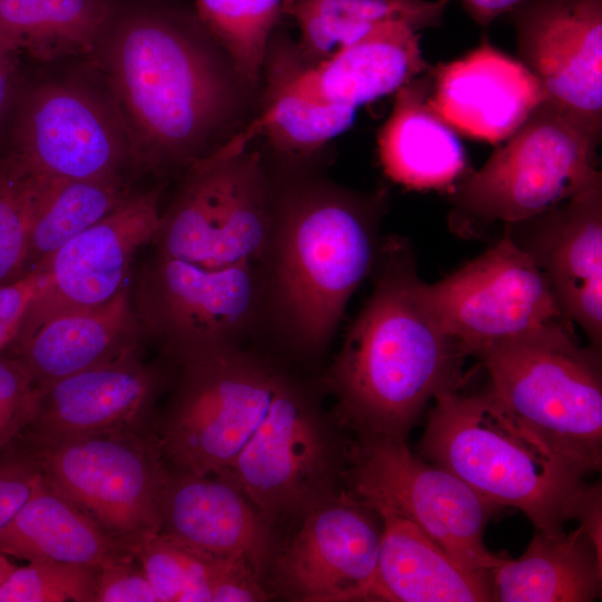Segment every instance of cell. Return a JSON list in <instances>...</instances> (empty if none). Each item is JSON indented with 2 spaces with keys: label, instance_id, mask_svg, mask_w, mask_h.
Returning a JSON list of instances; mask_svg holds the SVG:
<instances>
[{
  "label": "cell",
  "instance_id": "cell-1",
  "mask_svg": "<svg viewBox=\"0 0 602 602\" xmlns=\"http://www.w3.org/2000/svg\"><path fill=\"white\" fill-rule=\"evenodd\" d=\"M181 1L115 0L96 48L136 165L162 173L242 136L259 108L260 87Z\"/></svg>",
  "mask_w": 602,
  "mask_h": 602
},
{
  "label": "cell",
  "instance_id": "cell-2",
  "mask_svg": "<svg viewBox=\"0 0 602 602\" xmlns=\"http://www.w3.org/2000/svg\"><path fill=\"white\" fill-rule=\"evenodd\" d=\"M270 168L275 200L266 340L294 359L314 360L373 271L386 193L352 191L318 167Z\"/></svg>",
  "mask_w": 602,
  "mask_h": 602
},
{
  "label": "cell",
  "instance_id": "cell-3",
  "mask_svg": "<svg viewBox=\"0 0 602 602\" xmlns=\"http://www.w3.org/2000/svg\"><path fill=\"white\" fill-rule=\"evenodd\" d=\"M373 270L371 294L326 383L342 426L357 435L407 439L428 401L460 387L466 353L426 305L407 241L381 242Z\"/></svg>",
  "mask_w": 602,
  "mask_h": 602
},
{
  "label": "cell",
  "instance_id": "cell-4",
  "mask_svg": "<svg viewBox=\"0 0 602 602\" xmlns=\"http://www.w3.org/2000/svg\"><path fill=\"white\" fill-rule=\"evenodd\" d=\"M435 400L419 441L423 457L496 507L520 509L536 531H564L588 474L518 420L492 389L464 394L458 387Z\"/></svg>",
  "mask_w": 602,
  "mask_h": 602
},
{
  "label": "cell",
  "instance_id": "cell-5",
  "mask_svg": "<svg viewBox=\"0 0 602 602\" xmlns=\"http://www.w3.org/2000/svg\"><path fill=\"white\" fill-rule=\"evenodd\" d=\"M153 433L168 467L222 475L268 415L285 365L252 344L184 358Z\"/></svg>",
  "mask_w": 602,
  "mask_h": 602
},
{
  "label": "cell",
  "instance_id": "cell-6",
  "mask_svg": "<svg viewBox=\"0 0 602 602\" xmlns=\"http://www.w3.org/2000/svg\"><path fill=\"white\" fill-rule=\"evenodd\" d=\"M600 140L550 99L544 101L480 169L448 193L450 229L470 236L496 222L517 223L602 185Z\"/></svg>",
  "mask_w": 602,
  "mask_h": 602
},
{
  "label": "cell",
  "instance_id": "cell-7",
  "mask_svg": "<svg viewBox=\"0 0 602 602\" xmlns=\"http://www.w3.org/2000/svg\"><path fill=\"white\" fill-rule=\"evenodd\" d=\"M502 404L588 475L602 465L601 350L555 327L488 347L476 356Z\"/></svg>",
  "mask_w": 602,
  "mask_h": 602
},
{
  "label": "cell",
  "instance_id": "cell-8",
  "mask_svg": "<svg viewBox=\"0 0 602 602\" xmlns=\"http://www.w3.org/2000/svg\"><path fill=\"white\" fill-rule=\"evenodd\" d=\"M348 450L318 391L287 367L268 415L222 475L274 525L338 493Z\"/></svg>",
  "mask_w": 602,
  "mask_h": 602
},
{
  "label": "cell",
  "instance_id": "cell-9",
  "mask_svg": "<svg viewBox=\"0 0 602 602\" xmlns=\"http://www.w3.org/2000/svg\"><path fill=\"white\" fill-rule=\"evenodd\" d=\"M347 466L351 493L372 509L407 518L465 566L492 572L505 560L484 542L497 507L456 475L414 454L406 439L357 435Z\"/></svg>",
  "mask_w": 602,
  "mask_h": 602
},
{
  "label": "cell",
  "instance_id": "cell-10",
  "mask_svg": "<svg viewBox=\"0 0 602 602\" xmlns=\"http://www.w3.org/2000/svg\"><path fill=\"white\" fill-rule=\"evenodd\" d=\"M16 441L27 449L50 487L132 553L145 536L159 530V501L169 467L153 431Z\"/></svg>",
  "mask_w": 602,
  "mask_h": 602
},
{
  "label": "cell",
  "instance_id": "cell-11",
  "mask_svg": "<svg viewBox=\"0 0 602 602\" xmlns=\"http://www.w3.org/2000/svg\"><path fill=\"white\" fill-rule=\"evenodd\" d=\"M429 310L466 355L555 327H572L545 275L505 231L482 255L433 284Z\"/></svg>",
  "mask_w": 602,
  "mask_h": 602
},
{
  "label": "cell",
  "instance_id": "cell-12",
  "mask_svg": "<svg viewBox=\"0 0 602 602\" xmlns=\"http://www.w3.org/2000/svg\"><path fill=\"white\" fill-rule=\"evenodd\" d=\"M7 154L48 181L123 176L136 165L113 101L71 82L41 84L23 96Z\"/></svg>",
  "mask_w": 602,
  "mask_h": 602
},
{
  "label": "cell",
  "instance_id": "cell-13",
  "mask_svg": "<svg viewBox=\"0 0 602 602\" xmlns=\"http://www.w3.org/2000/svg\"><path fill=\"white\" fill-rule=\"evenodd\" d=\"M302 517L272 559V589L299 602L370 601L381 536L378 514L353 493L338 492Z\"/></svg>",
  "mask_w": 602,
  "mask_h": 602
},
{
  "label": "cell",
  "instance_id": "cell-14",
  "mask_svg": "<svg viewBox=\"0 0 602 602\" xmlns=\"http://www.w3.org/2000/svg\"><path fill=\"white\" fill-rule=\"evenodd\" d=\"M505 17L548 99L601 137L602 0H523Z\"/></svg>",
  "mask_w": 602,
  "mask_h": 602
},
{
  "label": "cell",
  "instance_id": "cell-15",
  "mask_svg": "<svg viewBox=\"0 0 602 602\" xmlns=\"http://www.w3.org/2000/svg\"><path fill=\"white\" fill-rule=\"evenodd\" d=\"M161 219V188L132 194L45 259L39 264L43 282L17 337L55 314L99 305L118 294L128 285L136 251L153 243Z\"/></svg>",
  "mask_w": 602,
  "mask_h": 602
},
{
  "label": "cell",
  "instance_id": "cell-16",
  "mask_svg": "<svg viewBox=\"0 0 602 602\" xmlns=\"http://www.w3.org/2000/svg\"><path fill=\"white\" fill-rule=\"evenodd\" d=\"M167 380L168 371L164 366L143 361L135 350L113 361L36 385L33 411L18 439L43 443L99 434L153 431L154 407Z\"/></svg>",
  "mask_w": 602,
  "mask_h": 602
},
{
  "label": "cell",
  "instance_id": "cell-17",
  "mask_svg": "<svg viewBox=\"0 0 602 602\" xmlns=\"http://www.w3.org/2000/svg\"><path fill=\"white\" fill-rule=\"evenodd\" d=\"M545 275L565 315L602 346V185L505 225Z\"/></svg>",
  "mask_w": 602,
  "mask_h": 602
},
{
  "label": "cell",
  "instance_id": "cell-18",
  "mask_svg": "<svg viewBox=\"0 0 602 602\" xmlns=\"http://www.w3.org/2000/svg\"><path fill=\"white\" fill-rule=\"evenodd\" d=\"M430 75L429 107L456 133L491 144L506 140L548 100L535 76L486 37Z\"/></svg>",
  "mask_w": 602,
  "mask_h": 602
},
{
  "label": "cell",
  "instance_id": "cell-19",
  "mask_svg": "<svg viewBox=\"0 0 602 602\" xmlns=\"http://www.w3.org/2000/svg\"><path fill=\"white\" fill-rule=\"evenodd\" d=\"M213 476L169 467L158 532L216 559H243L263 576L274 557V525L232 479Z\"/></svg>",
  "mask_w": 602,
  "mask_h": 602
},
{
  "label": "cell",
  "instance_id": "cell-20",
  "mask_svg": "<svg viewBox=\"0 0 602 602\" xmlns=\"http://www.w3.org/2000/svg\"><path fill=\"white\" fill-rule=\"evenodd\" d=\"M305 64L297 41L279 26L262 65L256 117L239 138L246 144L263 138L261 148L274 167H318L321 153L356 118L355 108L313 103L294 89Z\"/></svg>",
  "mask_w": 602,
  "mask_h": 602
},
{
  "label": "cell",
  "instance_id": "cell-21",
  "mask_svg": "<svg viewBox=\"0 0 602 602\" xmlns=\"http://www.w3.org/2000/svg\"><path fill=\"white\" fill-rule=\"evenodd\" d=\"M142 339L127 285L105 303L43 320L17 337L6 352L39 385L138 350Z\"/></svg>",
  "mask_w": 602,
  "mask_h": 602
},
{
  "label": "cell",
  "instance_id": "cell-22",
  "mask_svg": "<svg viewBox=\"0 0 602 602\" xmlns=\"http://www.w3.org/2000/svg\"><path fill=\"white\" fill-rule=\"evenodd\" d=\"M430 69L420 48V33L407 23L376 26L326 60L305 64L294 89L318 104L359 106L395 94Z\"/></svg>",
  "mask_w": 602,
  "mask_h": 602
},
{
  "label": "cell",
  "instance_id": "cell-23",
  "mask_svg": "<svg viewBox=\"0 0 602 602\" xmlns=\"http://www.w3.org/2000/svg\"><path fill=\"white\" fill-rule=\"evenodd\" d=\"M373 511L381 536L370 601H494L492 572L465 566L407 518Z\"/></svg>",
  "mask_w": 602,
  "mask_h": 602
},
{
  "label": "cell",
  "instance_id": "cell-24",
  "mask_svg": "<svg viewBox=\"0 0 602 602\" xmlns=\"http://www.w3.org/2000/svg\"><path fill=\"white\" fill-rule=\"evenodd\" d=\"M430 69L395 93L377 137L378 156L392 182L449 193L467 174V157L456 132L428 105Z\"/></svg>",
  "mask_w": 602,
  "mask_h": 602
},
{
  "label": "cell",
  "instance_id": "cell-25",
  "mask_svg": "<svg viewBox=\"0 0 602 602\" xmlns=\"http://www.w3.org/2000/svg\"><path fill=\"white\" fill-rule=\"evenodd\" d=\"M602 554L580 525L565 533L536 531L517 560L492 571L494 601L590 602L601 592Z\"/></svg>",
  "mask_w": 602,
  "mask_h": 602
},
{
  "label": "cell",
  "instance_id": "cell-26",
  "mask_svg": "<svg viewBox=\"0 0 602 602\" xmlns=\"http://www.w3.org/2000/svg\"><path fill=\"white\" fill-rule=\"evenodd\" d=\"M0 552L20 560L100 566L132 555L41 474L33 492L0 533ZM134 555V554H133Z\"/></svg>",
  "mask_w": 602,
  "mask_h": 602
},
{
  "label": "cell",
  "instance_id": "cell-27",
  "mask_svg": "<svg viewBox=\"0 0 602 602\" xmlns=\"http://www.w3.org/2000/svg\"><path fill=\"white\" fill-rule=\"evenodd\" d=\"M450 0H301L288 12L299 29L297 43L317 65L376 26L407 23L417 31L441 26Z\"/></svg>",
  "mask_w": 602,
  "mask_h": 602
},
{
  "label": "cell",
  "instance_id": "cell-28",
  "mask_svg": "<svg viewBox=\"0 0 602 602\" xmlns=\"http://www.w3.org/2000/svg\"><path fill=\"white\" fill-rule=\"evenodd\" d=\"M115 0H0V37L51 59L96 50Z\"/></svg>",
  "mask_w": 602,
  "mask_h": 602
},
{
  "label": "cell",
  "instance_id": "cell-29",
  "mask_svg": "<svg viewBox=\"0 0 602 602\" xmlns=\"http://www.w3.org/2000/svg\"><path fill=\"white\" fill-rule=\"evenodd\" d=\"M130 195L123 176L50 181L31 222L26 273Z\"/></svg>",
  "mask_w": 602,
  "mask_h": 602
},
{
  "label": "cell",
  "instance_id": "cell-30",
  "mask_svg": "<svg viewBox=\"0 0 602 602\" xmlns=\"http://www.w3.org/2000/svg\"><path fill=\"white\" fill-rule=\"evenodd\" d=\"M194 11L237 69L260 87L271 36L283 18V0H193Z\"/></svg>",
  "mask_w": 602,
  "mask_h": 602
},
{
  "label": "cell",
  "instance_id": "cell-31",
  "mask_svg": "<svg viewBox=\"0 0 602 602\" xmlns=\"http://www.w3.org/2000/svg\"><path fill=\"white\" fill-rule=\"evenodd\" d=\"M133 553L158 602H211L213 576L221 559L158 531L145 536Z\"/></svg>",
  "mask_w": 602,
  "mask_h": 602
},
{
  "label": "cell",
  "instance_id": "cell-32",
  "mask_svg": "<svg viewBox=\"0 0 602 602\" xmlns=\"http://www.w3.org/2000/svg\"><path fill=\"white\" fill-rule=\"evenodd\" d=\"M49 182L7 153L0 157V285L26 274L31 222Z\"/></svg>",
  "mask_w": 602,
  "mask_h": 602
},
{
  "label": "cell",
  "instance_id": "cell-33",
  "mask_svg": "<svg viewBox=\"0 0 602 602\" xmlns=\"http://www.w3.org/2000/svg\"><path fill=\"white\" fill-rule=\"evenodd\" d=\"M99 566L30 561L0 585V602H95Z\"/></svg>",
  "mask_w": 602,
  "mask_h": 602
},
{
  "label": "cell",
  "instance_id": "cell-34",
  "mask_svg": "<svg viewBox=\"0 0 602 602\" xmlns=\"http://www.w3.org/2000/svg\"><path fill=\"white\" fill-rule=\"evenodd\" d=\"M35 386L18 359L0 355V453L19 438L29 424Z\"/></svg>",
  "mask_w": 602,
  "mask_h": 602
},
{
  "label": "cell",
  "instance_id": "cell-35",
  "mask_svg": "<svg viewBox=\"0 0 602 602\" xmlns=\"http://www.w3.org/2000/svg\"><path fill=\"white\" fill-rule=\"evenodd\" d=\"M0 454L1 533L33 492L40 473L32 457L18 441Z\"/></svg>",
  "mask_w": 602,
  "mask_h": 602
},
{
  "label": "cell",
  "instance_id": "cell-36",
  "mask_svg": "<svg viewBox=\"0 0 602 602\" xmlns=\"http://www.w3.org/2000/svg\"><path fill=\"white\" fill-rule=\"evenodd\" d=\"M95 602H158L135 555L99 566Z\"/></svg>",
  "mask_w": 602,
  "mask_h": 602
},
{
  "label": "cell",
  "instance_id": "cell-37",
  "mask_svg": "<svg viewBox=\"0 0 602 602\" xmlns=\"http://www.w3.org/2000/svg\"><path fill=\"white\" fill-rule=\"evenodd\" d=\"M43 279L42 268L38 265L19 279L0 285V355L16 339Z\"/></svg>",
  "mask_w": 602,
  "mask_h": 602
},
{
  "label": "cell",
  "instance_id": "cell-38",
  "mask_svg": "<svg viewBox=\"0 0 602 602\" xmlns=\"http://www.w3.org/2000/svg\"><path fill=\"white\" fill-rule=\"evenodd\" d=\"M270 596L263 576L243 559H221L211 591V602H259Z\"/></svg>",
  "mask_w": 602,
  "mask_h": 602
},
{
  "label": "cell",
  "instance_id": "cell-39",
  "mask_svg": "<svg viewBox=\"0 0 602 602\" xmlns=\"http://www.w3.org/2000/svg\"><path fill=\"white\" fill-rule=\"evenodd\" d=\"M602 499L600 484L585 485L575 507L573 520L586 531L598 551L602 553Z\"/></svg>",
  "mask_w": 602,
  "mask_h": 602
},
{
  "label": "cell",
  "instance_id": "cell-40",
  "mask_svg": "<svg viewBox=\"0 0 602 602\" xmlns=\"http://www.w3.org/2000/svg\"><path fill=\"white\" fill-rule=\"evenodd\" d=\"M19 52L13 45L0 37V117L13 96Z\"/></svg>",
  "mask_w": 602,
  "mask_h": 602
},
{
  "label": "cell",
  "instance_id": "cell-41",
  "mask_svg": "<svg viewBox=\"0 0 602 602\" xmlns=\"http://www.w3.org/2000/svg\"><path fill=\"white\" fill-rule=\"evenodd\" d=\"M466 13L479 26H489L523 0H459Z\"/></svg>",
  "mask_w": 602,
  "mask_h": 602
},
{
  "label": "cell",
  "instance_id": "cell-42",
  "mask_svg": "<svg viewBox=\"0 0 602 602\" xmlns=\"http://www.w3.org/2000/svg\"><path fill=\"white\" fill-rule=\"evenodd\" d=\"M17 567L10 556L0 552V585L8 579L11 572Z\"/></svg>",
  "mask_w": 602,
  "mask_h": 602
},
{
  "label": "cell",
  "instance_id": "cell-43",
  "mask_svg": "<svg viewBox=\"0 0 602 602\" xmlns=\"http://www.w3.org/2000/svg\"><path fill=\"white\" fill-rule=\"evenodd\" d=\"M301 0H283V17H287L288 12Z\"/></svg>",
  "mask_w": 602,
  "mask_h": 602
}]
</instances>
